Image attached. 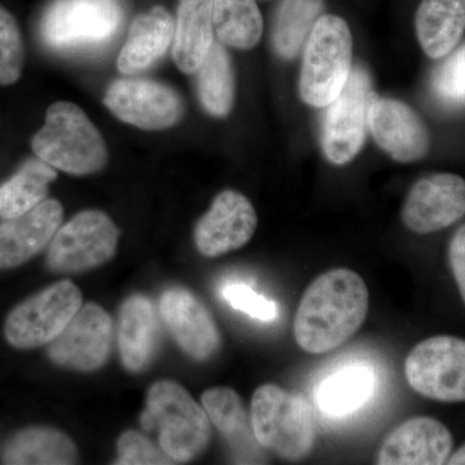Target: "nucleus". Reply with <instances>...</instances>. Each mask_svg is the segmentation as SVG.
<instances>
[{
	"mask_svg": "<svg viewBox=\"0 0 465 465\" xmlns=\"http://www.w3.org/2000/svg\"><path fill=\"white\" fill-rule=\"evenodd\" d=\"M161 313L177 345L197 361H207L222 344L213 314L197 296L185 289L167 290L161 298Z\"/></svg>",
	"mask_w": 465,
	"mask_h": 465,
	"instance_id": "2eb2a0df",
	"label": "nucleus"
},
{
	"mask_svg": "<svg viewBox=\"0 0 465 465\" xmlns=\"http://www.w3.org/2000/svg\"><path fill=\"white\" fill-rule=\"evenodd\" d=\"M118 342L125 369L140 372L148 367L157 349L158 320L152 302L145 296H130L122 305Z\"/></svg>",
	"mask_w": 465,
	"mask_h": 465,
	"instance_id": "412c9836",
	"label": "nucleus"
},
{
	"mask_svg": "<svg viewBox=\"0 0 465 465\" xmlns=\"http://www.w3.org/2000/svg\"><path fill=\"white\" fill-rule=\"evenodd\" d=\"M119 229L103 211L79 213L51 241L47 264L58 273H78L105 264L114 256Z\"/></svg>",
	"mask_w": 465,
	"mask_h": 465,
	"instance_id": "1a4fd4ad",
	"label": "nucleus"
},
{
	"mask_svg": "<svg viewBox=\"0 0 465 465\" xmlns=\"http://www.w3.org/2000/svg\"><path fill=\"white\" fill-rule=\"evenodd\" d=\"M375 378L365 366H349L320 385L317 403L324 414L342 416L360 409L374 391Z\"/></svg>",
	"mask_w": 465,
	"mask_h": 465,
	"instance_id": "bb28decb",
	"label": "nucleus"
},
{
	"mask_svg": "<svg viewBox=\"0 0 465 465\" xmlns=\"http://www.w3.org/2000/svg\"><path fill=\"white\" fill-rule=\"evenodd\" d=\"M405 375L410 387L427 399L464 402V339L440 335L419 342L406 358Z\"/></svg>",
	"mask_w": 465,
	"mask_h": 465,
	"instance_id": "6e6552de",
	"label": "nucleus"
},
{
	"mask_svg": "<svg viewBox=\"0 0 465 465\" xmlns=\"http://www.w3.org/2000/svg\"><path fill=\"white\" fill-rule=\"evenodd\" d=\"M256 228L258 215L249 198L224 191L195 225V246L206 258H217L249 243Z\"/></svg>",
	"mask_w": 465,
	"mask_h": 465,
	"instance_id": "4468645a",
	"label": "nucleus"
},
{
	"mask_svg": "<svg viewBox=\"0 0 465 465\" xmlns=\"http://www.w3.org/2000/svg\"><path fill=\"white\" fill-rule=\"evenodd\" d=\"M353 39L348 24L322 15L312 30L300 74V96L308 105L326 108L341 94L351 73Z\"/></svg>",
	"mask_w": 465,
	"mask_h": 465,
	"instance_id": "39448f33",
	"label": "nucleus"
},
{
	"mask_svg": "<svg viewBox=\"0 0 465 465\" xmlns=\"http://www.w3.org/2000/svg\"><path fill=\"white\" fill-rule=\"evenodd\" d=\"M112 318L97 304L76 312L63 332L48 344L54 363L76 371H94L105 365L112 348Z\"/></svg>",
	"mask_w": 465,
	"mask_h": 465,
	"instance_id": "f8f14e48",
	"label": "nucleus"
},
{
	"mask_svg": "<svg viewBox=\"0 0 465 465\" xmlns=\"http://www.w3.org/2000/svg\"><path fill=\"white\" fill-rule=\"evenodd\" d=\"M454 440L440 421L416 416L399 425L379 450L381 465H440L448 463Z\"/></svg>",
	"mask_w": 465,
	"mask_h": 465,
	"instance_id": "f3484780",
	"label": "nucleus"
},
{
	"mask_svg": "<svg viewBox=\"0 0 465 465\" xmlns=\"http://www.w3.org/2000/svg\"><path fill=\"white\" fill-rule=\"evenodd\" d=\"M24 60L25 51L16 18L0 5V85L16 84Z\"/></svg>",
	"mask_w": 465,
	"mask_h": 465,
	"instance_id": "c756f323",
	"label": "nucleus"
},
{
	"mask_svg": "<svg viewBox=\"0 0 465 465\" xmlns=\"http://www.w3.org/2000/svg\"><path fill=\"white\" fill-rule=\"evenodd\" d=\"M143 430H158L159 445L171 460L185 463L201 455L211 440V423L188 391L171 381L152 385L142 415Z\"/></svg>",
	"mask_w": 465,
	"mask_h": 465,
	"instance_id": "7ed1b4c3",
	"label": "nucleus"
},
{
	"mask_svg": "<svg viewBox=\"0 0 465 465\" xmlns=\"http://www.w3.org/2000/svg\"><path fill=\"white\" fill-rule=\"evenodd\" d=\"M163 451L155 448L146 437L136 430H127L118 440V461L121 465L173 464Z\"/></svg>",
	"mask_w": 465,
	"mask_h": 465,
	"instance_id": "473e14b6",
	"label": "nucleus"
},
{
	"mask_svg": "<svg viewBox=\"0 0 465 465\" xmlns=\"http://www.w3.org/2000/svg\"><path fill=\"white\" fill-rule=\"evenodd\" d=\"M434 96L445 105L458 108L465 105V43L450 52L446 60L432 75Z\"/></svg>",
	"mask_w": 465,
	"mask_h": 465,
	"instance_id": "7c9ffc66",
	"label": "nucleus"
},
{
	"mask_svg": "<svg viewBox=\"0 0 465 465\" xmlns=\"http://www.w3.org/2000/svg\"><path fill=\"white\" fill-rule=\"evenodd\" d=\"M251 425L262 448L286 460H302L316 442L314 414L302 394L264 384L251 401Z\"/></svg>",
	"mask_w": 465,
	"mask_h": 465,
	"instance_id": "20e7f679",
	"label": "nucleus"
},
{
	"mask_svg": "<svg viewBox=\"0 0 465 465\" xmlns=\"http://www.w3.org/2000/svg\"><path fill=\"white\" fill-rule=\"evenodd\" d=\"M450 266L465 304V224L455 232L449 247Z\"/></svg>",
	"mask_w": 465,
	"mask_h": 465,
	"instance_id": "72a5a7b5",
	"label": "nucleus"
},
{
	"mask_svg": "<svg viewBox=\"0 0 465 465\" xmlns=\"http://www.w3.org/2000/svg\"><path fill=\"white\" fill-rule=\"evenodd\" d=\"M202 405L219 432L232 442L249 434V416L237 391L232 388H211L202 394Z\"/></svg>",
	"mask_w": 465,
	"mask_h": 465,
	"instance_id": "c85d7f7f",
	"label": "nucleus"
},
{
	"mask_svg": "<svg viewBox=\"0 0 465 465\" xmlns=\"http://www.w3.org/2000/svg\"><path fill=\"white\" fill-rule=\"evenodd\" d=\"M32 146L43 162L76 176L99 173L109 159L103 134L84 110L67 101L48 108L45 124L33 137Z\"/></svg>",
	"mask_w": 465,
	"mask_h": 465,
	"instance_id": "f03ea898",
	"label": "nucleus"
},
{
	"mask_svg": "<svg viewBox=\"0 0 465 465\" xmlns=\"http://www.w3.org/2000/svg\"><path fill=\"white\" fill-rule=\"evenodd\" d=\"M104 104L124 124L145 131L173 127L185 113L177 91L149 79H118L110 84Z\"/></svg>",
	"mask_w": 465,
	"mask_h": 465,
	"instance_id": "9b49d317",
	"label": "nucleus"
},
{
	"mask_svg": "<svg viewBox=\"0 0 465 465\" xmlns=\"http://www.w3.org/2000/svg\"><path fill=\"white\" fill-rule=\"evenodd\" d=\"M465 215V180L454 173H436L419 180L403 204L402 222L418 234L442 231Z\"/></svg>",
	"mask_w": 465,
	"mask_h": 465,
	"instance_id": "ddd939ff",
	"label": "nucleus"
},
{
	"mask_svg": "<svg viewBox=\"0 0 465 465\" xmlns=\"http://www.w3.org/2000/svg\"><path fill=\"white\" fill-rule=\"evenodd\" d=\"M370 292L365 281L351 269L321 274L302 293L293 333L302 351L323 354L341 347L365 322Z\"/></svg>",
	"mask_w": 465,
	"mask_h": 465,
	"instance_id": "f257e3e1",
	"label": "nucleus"
},
{
	"mask_svg": "<svg viewBox=\"0 0 465 465\" xmlns=\"http://www.w3.org/2000/svg\"><path fill=\"white\" fill-rule=\"evenodd\" d=\"M213 17L223 45L251 50L262 39L264 24L256 0H213Z\"/></svg>",
	"mask_w": 465,
	"mask_h": 465,
	"instance_id": "a878e982",
	"label": "nucleus"
},
{
	"mask_svg": "<svg viewBox=\"0 0 465 465\" xmlns=\"http://www.w3.org/2000/svg\"><path fill=\"white\" fill-rule=\"evenodd\" d=\"M213 0H179L173 33V60L185 74H195L213 45Z\"/></svg>",
	"mask_w": 465,
	"mask_h": 465,
	"instance_id": "aec40b11",
	"label": "nucleus"
},
{
	"mask_svg": "<svg viewBox=\"0 0 465 465\" xmlns=\"http://www.w3.org/2000/svg\"><path fill=\"white\" fill-rule=\"evenodd\" d=\"M372 96L369 75L357 67L341 94L330 104L323 121L322 145L333 164L348 163L362 148Z\"/></svg>",
	"mask_w": 465,
	"mask_h": 465,
	"instance_id": "9d476101",
	"label": "nucleus"
},
{
	"mask_svg": "<svg viewBox=\"0 0 465 465\" xmlns=\"http://www.w3.org/2000/svg\"><path fill=\"white\" fill-rule=\"evenodd\" d=\"M124 21L119 0H56L43 17L42 39L52 50H94L108 45Z\"/></svg>",
	"mask_w": 465,
	"mask_h": 465,
	"instance_id": "423d86ee",
	"label": "nucleus"
},
{
	"mask_svg": "<svg viewBox=\"0 0 465 465\" xmlns=\"http://www.w3.org/2000/svg\"><path fill=\"white\" fill-rule=\"evenodd\" d=\"M82 308V293L72 281H61L17 305L5 322V339L15 348L50 344Z\"/></svg>",
	"mask_w": 465,
	"mask_h": 465,
	"instance_id": "0eeeda50",
	"label": "nucleus"
},
{
	"mask_svg": "<svg viewBox=\"0 0 465 465\" xmlns=\"http://www.w3.org/2000/svg\"><path fill=\"white\" fill-rule=\"evenodd\" d=\"M415 29L427 56H448L465 32V0H421Z\"/></svg>",
	"mask_w": 465,
	"mask_h": 465,
	"instance_id": "4be33fe9",
	"label": "nucleus"
},
{
	"mask_svg": "<svg viewBox=\"0 0 465 465\" xmlns=\"http://www.w3.org/2000/svg\"><path fill=\"white\" fill-rule=\"evenodd\" d=\"M323 11V0H281L273 24V47L278 56L284 60L298 56Z\"/></svg>",
	"mask_w": 465,
	"mask_h": 465,
	"instance_id": "393cba45",
	"label": "nucleus"
},
{
	"mask_svg": "<svg viewBox=\"0 0 465 465\" xmlns=\"http://www.w3.org/2000/svg\"><path fill=\"white\" fill-rule=\"evenodd\" d=\"M222 295L232 308L255 320L271 322L277 318L278 308L275 302L255 292L247 284L226 283L222 289Z\"/></svg>",
	"mask_w": 465,
	"mask_h": 465,
	"instance_id": "2f4dec72",
	"label": "nucleus"
},
{
	"mask_svg": "<svg viewBox=\"0 0 465 465\" xmlns=\"http://www.w3.org/2000/svg\"><path fill=\"white\" fill-rule=\"evenodd\" d=\"M369 127L376 143L401 163L419 161L430 150L427 125L399 100H374L369 110Z\"/></svg>",
	"mask_w": 465,
	"mask_h": 465,
	"instance_id": "dca6fc26",
	"label": "nucleus"
},
{
	"mask_svg": "<svg viewBox=\"0 0 465 465\" xmlns=\"http://www.w3.org/2000/svg\"><path fill=\"white\" fill-rule=\"evenodd\" d=\"M64 219V208L56 200H45L23 215L0 224V269L26 262L54 240Z\"/></svg>",
	"mask_w": 465,
	"mask_h": 465,
	"instance_id": "a211bd4d",
	"label": "nucleus"
},
{
	"mask_svg": "<svg viewBox=\"0 0 465 465\" xmlns=\"http://www.w3.org/2000/svg\"><path fill=\"white\" fill-rule=\"evenodd\" d=\"M57 173L42 159L26 162L8 182L0 186V217L12 219L41 204L48 194V185Z\"/></svg>",
	"mask_w": 465,
	"mask_h": 465,
	"instance_id": "b1692460",
	"label": "nucleus"
},
{
	"mask_svg": "<svg viewBox=\"0 0 465 465\" xmlns=\"http://www.w3.org/2000/svg\"><path fill=\"white\" fill-rule=\"evenodd\" d=\"M5 464L67 465L78 461V450L65 433L35 427L18 432L2 449Z\"/></svg>",
	"mask_w": 465,
	"mask_h": 465,
	"instance_id": "5701e85b",
	"label": "nucleus"
},
{
	"mask_svg": "<svg viewBox=\"0 0 465 465\" xmlns=\"http://www.w3.org/2000/svg\"><path fill=\"white\" fill-rule=\"evenodd\" d=\"M450 465H465V445L461 446L454 454L450 455L448 463Z\"/></svg>",
	"mask_w": 465,
	"mask_h": 465,
	"instance_id": "f704fd0d",
	"label": "nucleus"
},
{
	"mask_svg": "<svg viewBox=\"0 0 465 465\" xmlns=\"http://www.w3.org/2000/svg\"><path fill=\"white\" fill-rule=\"evenodd\" d=\"M173 18L157 5L134 18L127 41L118 57V69L130 75L148 70L166 54L173 45Z\"/></svg>",
	"mask_w": 465,
	"mask_h": 465,
	"instance_id": "6ab92c4d",
	"label": "nucleus"
},
{
	"mask_svg": "<svg viewBox=\"0 0 465 465\" xmlns=\"http://www.w3.org/2000/svg\"><path fill=\"white\" fill-rule=\"evenodd\" d=\"M197 75L202 106L208 114L224 118L234 103L235 82L231 57L222 43L213 42Z\"/></svg>",
	"mask_w": 465,
	"mask_h": 465,
	"instance_id": "cd10ccee",
	"label": "nucleus"
}]
</instances>
